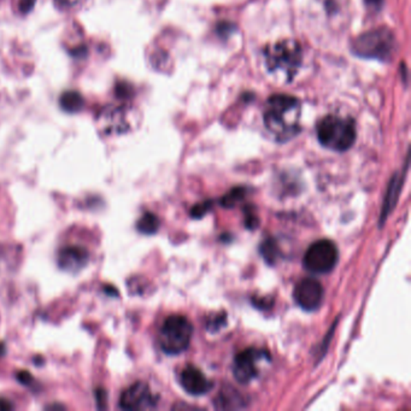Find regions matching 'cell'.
<instances>
[{
    "instance_id": "6da1fadb",
    "label": "cell",
    "mask_w": 411,
    "mask_h": 411,
    "mask_svg": "<svg viewBox=\"0 0 411 411\" xmlns=\"http://www.w3.org/2000/svg\"><path fill=\"white\" fill-rule=\"evenodd\" d=\"M302 105L288 94H274L266 101L263 120L266 129L280 143L293 139L302 131Z\"/></svg>"
},
{
    "instance_id": "7a4b0ae2",
    "label": "cell",
    "mask_w": 411,
    "mask_h": 411,
    "mask_svg": "<svg viewBox=\"0 0 411 411\" xmlns=\"http://www.w3.org/2000/svg\"><path fill=\"white\" fill-rule=\"evenodd\" d=\"M316 131L321 145L338 152L348 150L355 144L357 134L352 118L338 115L324 117Z\"/></svg>"
},
{
    "instance_id": "3957f363",
    "label": "cell",
    "mask_w": 411,
    "mask_h": 411,
    "mask_svg": "<svg viewBox=\"0 0 411 411\" xmlns=\"http://www.w3.org/2000/svg\"><path fill=\"white\" fill-rule=\"evenodd\" d=\"M266 68L269 72H282L287 78H293L303 59V51L295 40H281L264 49Z\"/></svg>"
},
{
    "instance_id": "277c9868",
    "label": "cell",
    "mask_w": 411,
    "mask_h": 411,
    "mask_svg": "<svg viewBox=\"0 0 411 411\" xmlns=\"http://www.w3.org/2000/svg\"><path fill=\"white\" fill-rule=\"evenodd\" d=\"M193 326L182 315H171L165 319L158 335L160 346L167 355H180L187 350Z\"/></svg>"
},
{
    "instance_id": "5b68a950",
    "label": "cell",
    "mask_w": 411,
    "mask_h": 411,
    "mask_svg": "<svg viewBox=\"0 0 411 411\" xmlns=\"http://www.w3.org/2000/svg\"><path fill=\"white\" fill-rule=\"evenodd\" d=\"M394 50V36L391 30H370L353 41L352 52L362 59L386 61Z\"/></svg>"
},
{
    "instance_id": "8992f818",
    "label": "cell",
    "mask_w": 411,
    "mask_h": 411,
    "mask_svg": "<svg viewBox=\"0 0 411 411\" xmlns=\"http://www.w3.org/2000/svg\"><path fill=\"white\" fill-rule=\"evenodd\" d=\"M339 252L335 244L322 239L310 245L305 252L303 264L306 271L313 274H326L333 271L338 263Z\"/></svg>"
},
{
    "instance_id": "52a82bcc",
    "label": "cell",
    "mask_w": 411,
    "mask_h": 411,
    "mask_svg": "<svg viewBox=\"0 0 411 411\" xmlns=\"http://www.w3.org/2000/svg\"><path fill=\"white\" fill-rule=\"evenodd\" d=\"M271 361V355L263 348H249L234 358L233 374L238 382L249 383L260 374V364Z\"/></svg>"
},
{
    "instance_id": "ba28073f",
    "label": "cell",
    "mask_w": 411,
    "mask_h": 411,
    "mask_svg": "<svg viewBox=\"0 0 411 411\" xmlns=\"http://www.w3.org/2000/svg\"><path fill=\"white\" fill-rule=\"evenodd\" d=\"M158 403V398L145 382L138 381L126 388L120 397V406L125 410H150Z\"/></svg>"
},
{
    "instance_id": "9c48e42d",
    "label": "cell",
    "mask_w": 411,
    "mask_h": 411,
    "mask_svg": "<svg viewBox=\"0 0 411 411\" xmlns=\"http://www.w3.org/2000/svg\"><path fill=\"white\" fill-rule=\"evenodd\" d=\"M324 287L314 277H305L295 286L293 297L302 309L314 311L324 302Z\"/></svg>"
},
{
    "instance_id": "30bf717a",
    "label": "cell",
    "mask_w": 411,
    "mask_h": 411,
    "mask_svg": "<svg viewBox=\"0 0 411 411\" xmlns=\"http://www.w3.org/2000/svg\"><path fill=\"white\" fill-rule=\"evenodd\" d=\"M180 383L185 391L192 396H203L213 388V382L202 370L193 366H187L180 374Z\"/></svg>"
},
{
    "instance_id": "8fae6325",
    "label": "cell",
    "mask_w": 411,
    "mask_h": 411,
    "mask_svg": "<svg viewBox=\"0 0 411 411\" xmlns=\"http://www.w3.org/2000/svg\"><path fill=\"white\" fill-rule=\"evenodd\" d=\"M89 253L87 249L78 245H68L59 250V266L69 273H78L87 266Z\"/></svg>"
},
{
    "instance_id": "7c38bea8",
    "label": "cell",
    "mask_w": 411,
    "mask_h": 411,
    "mask_svg": "<svg viewBox=\"0 0 411 411\" xmlns=\"http://www.w3.org/2000/svg\"><path fill=\"white\" fill-rule=\"evenodd\" d=\"M128 112L125 107H107L99 115L101 126L107 133H123L129 128Z\"/></svg>"
},
{
    "instance_id": "4fadbf2b",
    "label": "cell",
    "mask_w": 411,
    "mask_h": 411,
    "mask_svg": "<svg viewBox=\"0 0 411 411\" xmlns=\"http://www.w3.org/2000/svg\"><path fill=\"white\" fill-rule=\"evenodd\" d=\"M401 178H398V174L394 175V178L392 179L388 191H387L386 199H385V204L382 207L381 216H380V222H383L386 220L387 215L391 213L392 209L394 207L397 200H398V196L401 192Z\"/></svg>"
},
{
    "instance_id": "5bb4252c",
    "label": "cell",
    "mask_w": 411,
    "mask_h": 411,
    "mask_svg": "<svg viewBox=\"0 0 411 411\" xmlns=\"http://www.w3.org/2000/svg\"><path fill=\"white\" fill-rule=\"evenodd\" d=\"M59 104L64 112H78L85 105V99L81 96V93H78V91H67L62 94V97L59 99Z\"/></svg>"
},
{
    "instance_id": "9a60e30c",
    "label": "cell",
    "mask_w": 411,
    "mask_h": 411,
    "mask_svg": "<svg viewBox=\"0 0 411 411\" xmlns=\"http://www.w3.org/2000/svg\"><path fill=\"white\" fill-rule=\"evenodd\" d=\"M138 231L144 234H155L158 228H160V220L156 216L155 213H146L139 218V221L136 223Z\"/></svg>"
},
{
    "instance_id": "2e32d148",
    "label": "cell",
    "mask_w": 411,
    "mask_h": 411,
    "mask_svg": "<svg viewBox=\"0 0 411 411\" xmlns=\"http://www.w3.org/2000/svg\"><path fill=\"white\" fill-rule=\"evenodd\" d=\"M244 196H245V189H233L229 193L226 194L223 197L221 203L226 208H233V207H235L244 198Z\"/></svg>"
},
{
    "instance_id": "e0dca14e",
    "label": "cell",
    "mask_w": 411,
    "mask_h": 411,
    "mask_svg": "<svg viewBox=\"0 0 411 411\" xmlns=\"http://www.w3.org/2000/svg\"><path fill=\"white\" fill-rule=\"evenodd\" d=\"M261 251L263 256L266 257V261L268 263H271V264L275 263L277 255H279V249L276 246L275 242L273 240H266L261 246Z\"/></svg>"
},
{
    "instance_id": "ac0fdd59",
    "label": "cell",
    "mask_w": 411,
    "mask_h": 411,
    "mask_svg": "<svg viewBox=\"0 0 411 411\" xmlns=\"http://www.w3.org/2000/svg\"><path fill=\"white\" fill-rule=\"evenodd\" d=\"M115 92L120 99H129L133 96V87L129 83H118L116 85Z\"/></svg>"
},
{
    "instance_id": "d6986e66",
    "label": "cell",
    "mask_w": 411,
    "mask_h": 411,
    "mask_svg": "<svg viewBox=\"0 0 411 411\" xmlns=\"http://www.w3.org/2000/svg\"><path fill=\"white\" fill-rule=\"evenodd\" d=\"M213 203L211 202H204V203L198 204L192 209V216L193 218H202L205 213H208L210 208H211Z\"/></svg>"
},
{
    "instance_id": "ffe728a7",
    "label": "cell",
    "mask_w": 411,
    "mask_h": 411,
    "mask_svg": "<svg viewBox=\"0 0 411 411\" xmlns=\"http://www.w3.org/2000/svg\"><path fill=\"white\" fill-rule=\"evenodd\" d=\"M54 6L61 10H70L80 4L81 0H54Z\"/></svg>"
},
{
    "instance_id": "44dd1931",
    "label": "cell",
    "mask_w": 411,
    "mask_h": 411,
    "mask_svg": "<svg viewBox=\"0 0 411 411\" xmlns=\"http://www.w3.org/2000/svg\"><path fill=\"white\" fill-rule=\"evenodd\" d=\"M36 0H20L19 1V9L22 14H28L30 11L33 10Z\"/></svg>"
},
{
    "instance_id": "7402d4cb",
    "label": "cell",
    "mask_w": 411,
    "mask_h": 411,
    "mask_svg": "<svg viewBox=\"0 0 411 411\" xmlns=\"http://www.w3.org/2000/svg\"><path fill=\"white\" fill-rule=\"evenodd\" d=\"M258 226V218L255 213H250V210L247 211L246 215V227L250 229H253Z\"/></svg>"
},
{
    "instance_id": "603a6c76",
    "label": "cell",
    "mask_w": 411,
    "mask_h": 411,
    "mask_svg": "<svg viewBox=\"0 0 411 411\" xmlns=\"http://www.w3.org/2000/svg\"><path fill=\"white\" fill-rule=\"evenodd\" d=\"M14 409V404L9 399L0 398V410H11Z\"/></svg>"
},
{
    "instance_id": "cb8c5ba5",
    "label": "cell",
    "mask_w": 411,
    "mask_h": 411,
    "mask_svg": "<svg viewBox=\"0 0 411 411\" xmlns=\"http://www.w3.org/2000/svg\"><path fill=\"white\" fill-rule=\"evenodd\" d=\"M381 1L382 0H366L368 6H372V8H379L381 6Z\"/></svg>"
}]
</instances>
